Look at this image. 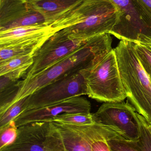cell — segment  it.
Wrapping results in <instances>:
<instances>
[{"mask_svg":"<svg viewBox=\"0 0 151 151\" xmlns=\"http://www.w3.org/2000/svg\"><path fill=\"white\" fill-rule=\"evenodd\" d=\"M27 96L23 98L11 105L7 110L0 114V129L14 121L25 111V105Z\"/></svg>","mask_w":151,"mask_h":151,"instance_id":"cell-20","label":"cell"},{"mask_svg":"<svg viewBox=\"0 0 151 151\" xmlns=\"http://www.w3.org/2000/svg\"><path fill=\"white\" fill-rule=\"evenodd\" d=\"M52 122L64 125L81 126L94 122L92 114L64 113L54 118Z\"/></svg>","mask_w":151,"mask_h":151,"instance_id":"cell-19","label":"cell"},{"mask_svg":"<svg viewBox=\"0 0 151 151\" xmlns=\"http://www.w3.org/2000/svg\"><path fill=\"white\" fill-rule=\"evenodd\" d=\"M36 25H47L46 20L44 17L40 12L31 9L21 17L0 27V31L20 27Z\"/></svg>","mask_w":151,"mask_h":151,"instance_id":"cell-17","label":"cell"},{"mask_svg":"<svg viewBox=\"0 0 151 151\" xmlns=\"http://www.w3.org/2000/svg\"><path fill=\"white\" fill-rule=\"evenodd\" d=\"M120 17L110 34L119 40L151 45V16L137 0H112Z\"/></svg>","mask_w":151,"mask_h":151,"instance_id":"cell-5","label":"cell"},{"mask_svg":"<svg viewBox=\"0 0 151 151\" xmlns=\"http://www.w3.org/2000/svg\"><path fill=\"white\" fill-rule=\"evenodd\" d=\"M147 46H148V47H149L151 49V45H147Z\"/></svg>","mask_w":151,"mask_h":151,"instance_id":"cell-28","label":"cell"},{"mask_svg":"<svg viewBox=\"0 0 151 151\" xmlns=\"http://www.w3.org/2000/svg\"><path fill=\"white\" fill-rule=\"evenodd\" d=\"M112 43L109 33L90 38L77 50L47 70L17 83L16 96L4 111L20 99L61 77L91 69L113 50Z\"/></svg>","mask_w":151,"mask_h":151,"instance_id":"cell-1","label":"cell"},{"mask_svg":"<svg viewBox=\"0 0 151 151\" xmlns=\"http://www.w3.org/2000/svg\"><path fill=\"white\" fill-rule=\"evenodd\" d=\"M135 50L140 63L151 80V49L146 45L134 42Z\"/></svg>","mask_w":151,"mask_h":151,"instance_id":"cell-22","label":"cell"},{"mask_svg":"<svg viewBox=\"0 0 151 151\" xmlns=\"http://www.w3.org/2000/svg\"><path fill=\"white\" fill-rule=\"evenodd\" d=\"M89 144L91 151H111L107 140L123 137L115 129L94 123L90 125L74 126Z\"/></svg>","mask_w":151,"mask_h":151,"instance_id":"cell-12","label":"cell"},{"mask_svg":"<svg viewBox=\"0 0 151 151\" xmlns=\"http://www.w3.org/2000/svg\"><path fill=\"white\" fill-rule=\"evenodd\" d=\"M84 95H87V88L82 70L65 76L35 91L28 96L25 111Z\"/></svg>","mask_w":151,"mask_h":151,"instance_id":"cell-7","label":"cell"},{"mask_svg":"<svg viewBox=\"0 0 151 151\" xmlns=\"http://www.w3.org/2000/svg\"><path fill=\"white\" fill-rule=\"evenodd\" d=\"M146 124H147V126H148V128L150 129V133L151 134V125L150 124H149L148 122H147V121L146 120Z\"/></svg>","mask_w":151,"mask_h":151,"instance_id":"cell-26","label":"cell"},{"mask_svg":"<svg viewBox=\"0 0 151 151\" xmlns=\"http://www.w3.org/2000/svg\"><path fill=\"white\" fill-rule=\"evenodd\" d=\"M34 55L14 58L0 63V76L22 70L28 71L33 63Z\"/></svg>","mask_w":151,"mask_h":151,"instance_id":"cell-18","label":"cell"},{"mask_svg":"<svg viewBox=\"0 0 151 151\" xmlns=\"http://www.w3.org/2000/svg\"><path fill=\"white\" fill-rule=\"evenodd\" d=\"M94 122L118 130L128 140L137 141L140 127L137 112L130 104L124 102H106L95 113Z\"/></svg>","mask_w":151,"mask_h":151,"instance_id":"cell-8","label":"cell"},{"mask_svg":"<svg viewBox=\"0 0 151 151\" xmlns=\"http://www.w3.org/2000/svg\"><path fill=\"white\" fill-rule=\"evenodd\" d=\"M120 17L112 0H84L72 10L51 25L73 40L88 39L111 32Z\"/></svg>","mask_w":151,"mask_h":151,"instance_id":"cell-2","label":"cell"},{"mask_svg":"<svg viewBox=\"0 0 151 151\" xmlns=\"http://www.w3.org/2000/svg\"><path fill=\"white\" fill-rule=\"evenodd\" d=\"M27 2L36 1H43V0H26Z\"/></svg>","mask_w":151,"mask_h":151,"instance_id":"cell-27","label":"cell"},{"mask_svg":"<svg viewBox=\"0 0 151 151\" xmlns=\"http://www.w3.org/2000/svg\"><path fill=\"white\" fill-rule=\"evenodd\" d=\"M87 95L102 102H120L127 98L114 49L91 69L83 70Z\"/></svg>","mask_w":151,"mask_h":151,"instance_id":"cell-4","label":"cell"},{"mask_svg":"<svg viewBox=\"0 0 151 151\" xmlns=\"http://www.w3.org/2000/svg\"><path fill=\"white\" fill-rule=\"evenodd\" d=\"M17 129L14 121L0 129V149L12 143L17 136Z\"/></svg>","mask_w":151,"mask_h":151,"instance_id":"cell-24","label":"cell"},{"mask_svg":"<svg viewBox=\"0 0 151 151\" xmlns=\"http://www.w3.org/2000/svg\"><path fill=\"white\" fill-rule=\"evenodd\" d=\"M56 32L51 26L20 27L0 31V47L49 38Z\"/></svg>","mask_w":151,"mask_h":151,"instance_id":"cell-11","label":"cell"},{"mask_svg":"<svg viewBox=\"0 0 151 151\" xmlns=\"http://www.w3.org/2000/svg\"><path fill=\"white\" fill-rule=\"evenodd\" d=\"M0 151H66L62 136L53 122H36L18 127L12 143Z\"/></svg>","mask_w":151,"mask_h":151,"instance_id":"cell-6","label":"cell"},{"mask_svg":"<svg viewBox=\"0 0 151 151\" xmlns=\"http://www.w3.org/2000/svg\"><path fill=\"white\" fill-rule=\"evenodd\" d=\"M86 41L70 39L62 31L56 32L35 53L33 63L25 78L33 77L47 70L77 50Z\"/></svg>","mask_w":151,"mask_h":151,"instance_id":"cell-9","label":"cell"},{"mask_svg":"<svg viewBox=\"0 0 151 151\" xmlns=\"http://www.w3.org/2000/svg\"><path fill=\"white\" fill-rule=\"evenodd\" d=\"M49 38H41L10 46L0 47V63L14 58L34 55Z\"/></svg>","mask_w":151,"mask_h":151,"instance_id":"cell-15","label":"cell"},{"mask_svg":"<svg viewBox=\"0 0 151 151\" xmlns=\"http://www.w3.org/2000/svg\"><path fill=\"white\" fill-rule=\"evenodd\" d=\"M31 9L26 0H0V27L21 17Z\"/></svg>","mask_w":151,"mask_h":151,"instance_id":"cell-16","label":"cell"},{"mask_svg":"<svg viewBox=\"0 0 151 151\" xmlns=\"http://www.w3.org/2000/svg\"><path fill=\"white\" fill-rule=\"evenodd\" d=\"M84 0H43L28 2L31 9L40 12L44 17L47 26L72 10Z\"/></svg>","mask_w":151,"mask_h":151,"instance_id":"cell-13","label":"cell"},{"mask_svg":"<svg viewBox=\"0 0 151 151\" xmlns=\"http://www.w3.org/2000/svg\"><path fill=\"white\" fill-rule=\"evenodd\" d=\"M151 16V0H137Z\"/></svg>","mask_w":151,"mask_h":151,"instance_id":"cell-25","label":"cell"},{"mask_svg":"<svg viewBox=\"0 0 151 151\" xmlns=\"http://www.w3.org/2000/svg\"><path fill=\"white\" fill-rule=\"evenodd\" d=\"M107 142L111 151H142L137 141L118 137L109 139Z\"/></svg>","mask_w":151,"mask_h":151,"instance_id":"cell-21","label":"cell"},{"mask_svg":"<svg viewBox=\"0 0 151 151\" xmlns=\"http://www.w3.org/2000/svg\"><path fill=\"white\" fill-rule=\"evenodd\" d=\"M140 127V136L137 141L142 151H151V134L145 119L137 112Z\"/></svg>","mask_w":151,"mask_h":151,"instance_id":"cell-23","label":"cell"},{"mask_svg":"<svg viewBox=\"0 0 151 151\" xmlns=\"http://www.w3.org/2000/svg\"><path fill=\"white\" fill-rule=\"evenodd\" d=\"M114 50L128 100L151 125V80L137 55L134 42L121 40Z\"/></svg>","mask_w":151,"mask_h":151,"instance_id":"cell-3","label":"cell"},{"mask_svg":"<svg viewBox=\"0 0 151 151\" xmlns=\"http://www.w3.org/2000/svg\"><path fill=\"white\" fill-rule=\"evenodd\" d=\"M91 104L82 96L74 97L44 107L24 111L15 120L17 127L36 122H52L64 113L91 114Z\"/></svg>","mask_w":151,"mask_h":151,"instance_id":"cell-10","label":"cell"},{"mask_svg":"<svg viewBox=\"0 0 151 151\" xmlns=\"http://www.w3.org/2000/svg\"><path fill=\"white\" fill-rule=\"evenodd\" d=\"M53 122L60 132L66 151H91L89 144L74 127Z\"/></svg>","mask_w":151,"mask_h":151,"instance_id":"cell-14","label":"cell"}]
</instances>
